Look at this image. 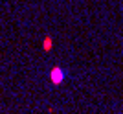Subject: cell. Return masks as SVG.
I'll use <instances>...</instances> for the list:
<instances>
[{"instance_id":"1","label":"cell","mask_w":123,"mask_h":114,"mask_svg":"<svg viewBox=\"0 0 123 114\" xmlns=\"http://www.w3.org/2000/svg\"><path fill=\"white\" fill-rule=\"evenodd\" d=\"M64 79H66V72H64L61 66H53L50 70V81L55 85V87H57V85H61Z\"/></svg>"},{"instance_id":"2","label":"cell","mask_w":123,"mask_h":114,"mask_svg":"<svg viewBox=\"0 0 123 114\" xmlns=\"http://www.w3.org/2000/svg\"><path fill=\"white\" fill-rule=\"evenodd\" d=\"M51 48H53V39H51L50 35H46L42 39V50H44V52H50Z\"/></svg>"}]
</instances>
